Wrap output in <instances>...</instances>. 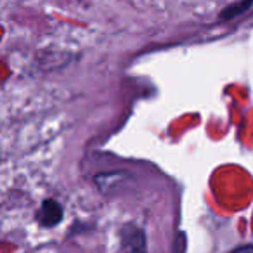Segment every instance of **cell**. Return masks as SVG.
Returning a JSON list of instances; mask_svg holds the SVG:
<instances>
[{
	"label": "cell",
	"instance_id": "cell-1",
	"mask_svg": "<svg viewBox=\"0 0 253 253\" xmlns=\"http://www.w3.org/2000/svg\"><path fill=\"white\" fill-rule=\"evenodd\" d=\"M122 248L125 253H148L144 231L137 225H125L122 229Z\"/></svg>",
	"mask_w": 253,
	"mask_h": 253
},
{
	"label": "cell",
	"instance_id": "cell-2",
	"mask_svg": "<svg viewBox=\"0 0 253 253\" xmlns=\"http://www.w3.org/2000/svg\"><path fill=\"white\" fill-rule=\"evenodd\" d=\"M63 207L57 203L56 200H45L42 203L37 215V220L42 227H56L61 220H63Z\"/></svg>",
	"mask_w": 253,
	"mask_h": 253
},
{
	"label": "cell",
	"instance_id": "cell-3",
	"mask_svg": "<svg viewBox=\"0 0 253 253\" xmlns=\"http://www.w3.org/2000/svg\"><path fill=\"white\" fill-rule=\"evenodd\" d=\"M252 5H253V0H241V2H236V4L229 5V7H225L224 11L220 12V18L222 19H232V18H236V16L246 12Z\"/></svg>",
	"mask_w": 253,
	"mask_h": 253
},
{
	"label": "cell",
	"instance_id": "cell-4",
	"mask_svg": "<svg viewBox=\"0 0 253 253\" xmlns=\"http://www.w3.org/2000/svg\"><path fill=\"white\" fill-rule=\"evenodd\" d=\"M229 253H253V245H241L238 248L231 250Z\"/></svg>",
	"mask_w": 253,
	"mask_h": 253
}]
</instances>
